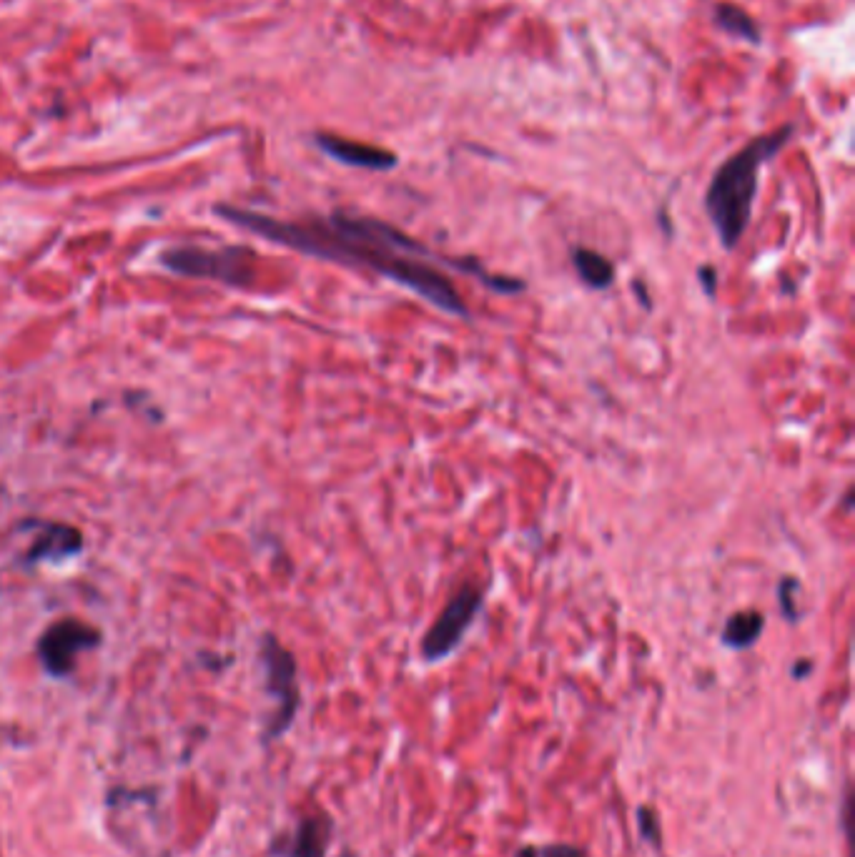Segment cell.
I'll return each instance as SVG.
<instances>
[{"mask_svg": "<svg viewBox=\"0 0 855 857\" xmlns=\"http://www.w3.org/2000/svg\"><path fill=\"white\" fill-rule=\"evenodd\" d=\"M216 213L221 219L231 221V224L241 226V229L251 231L261 239L284 244L299 254L374 271V274L409 289L412 294L422 296L424 301L437 306L444 314L462 316V319L469 316L467 304L439 266H452L464 274L477 276L482 284H487L492 291H499V294H515V291L525 289L522 281L487 274L472 259H442L424 244L414 241L412 236L402 234L399 229L372 219V216L334 211L326 219L291 224V221L271 219L264 213L236 206H216Z\"/></svg>", "mask_w": 855, "mask_h": 857, "instance_id": "obj_1", "label": "cell"}, {"mask_svg": "<svg viewBox=\"0 0 855 857\" xmlns=\"http://www.w3.org/2000/svg\"><path fill=\"white\" fill-rule=\"evenodd\" d=\"M793 133L795 126L785 123L755 138L743 151L733 153L710 178V186L705 191V211H708V219L720 244L728 251L740 244L753 219V203L763 166L783 151Z\"/></svg>", "mask_w": 855, "mask_h": 857, "instance_id": "obj_2", "label": "cell"}, {"mask_svg": "<svg viewBox=\"0 0 855 857\" xmlns=\"http://www.w3.org/2000/svg\"><path fill=\"white\" fill-rule=\"evenodd\" d=\"M484 607V589L477 584H464L457 594L447 602L432 627L422 639V657L427 662H442L462 645L464 634L474 624L477 614Z\"/></svg>", "mask_w": 855, "mask_h": 857, "instance_id": "obj_3", "label": "cell"}, {"mask_svg": "<svg viewBox=\"0 0 855 857\" xmlns=\"http://www.w3.org/2000/svg\"><path fill=\"white\" fill-rule=\"evenodd\" d=\"M163 266L174 274L196 276V279H216L229 286L251 284L249 254L239 246L221 251L206 249H174L163 254Z\"/></svg>", "mask_w": 855, "mask_h": 857, "instance_id": "obj_4", "label": "cell"}, {"mask_svg": "<svg viewBox=\"0 0 855 857\" xmlns=\"http://www.w3.org/2000/svg\"><path fill=\"white\" fill-rule=\"evenodd\" d=\"M101 642V634L88 624L66 619L48 629L41 637V660L51 675L63 677L73 670L76 655L83 650H91Z\"/></svg>", "mask_w": 855, "mask_h": 857, "instance_id": "obj_5", "label": "cell"}, {"mask_svg": "<svg viewBox=\"0 0 855 857\" xmlns=\"http://www.w3.org/2000/svg\"><path fill=\"white\" fill-rule=\"evenodd\" d=\"M264 662L269 672V690L279 700V712L274 717L269 737L281 735L291 725L299 707V690H296V662L274 637H266L264 642Z\"/></svg>", "mask_w": 855, "mask_h": 857, "instance_id": "obj_6", "label": "cell"}, {"mask_svg": "<svg viewBox=\"0 0 855 857\" xmlns=\"http://www.w3.org/2000/svg\"><path fill=\"white\" fill-rule=\"evenodd\" d=\"M316 146L334 161L344 163V166L367 168V171H392L399 163L397 153L387 151L379 146H367L359 141H347V138L331 136V133H316Z\"/></svg>", "mask_w": 855, "mask_h": 857, "instance_id": "obj_7", "label": "cell"}, {"mask_svg": "<svg viewBox=\"0 0 855 857\" xmlns=\"http://www.w3.org/2000/svg\"><path fill=\"white\" fill-rule=\"evenodd\" d=\"M83 537L73 527L66 524H43L41 537L28 552V562H41V559H63L81 552Z\"/></svg>", "mask_w": 855, "mask_h": 857, "instance_id": "obj_8", "label": "cell"}, {"mask_svg": "<svg viewBox=\"0 0 855 857\" xmlns=\"http://www.w3.org/2000/svg\"><path fill=\"white\" fill-rule=\"evenodd\" d=\"M570 259L582 284H587L590 289H607L615 281V266L610 264V259L587 249V246H572Z\"/></svg>", "mask_w": 855, "mask_h": 857, "instance_id": "obj_9", "label": "cell"}, {"mask_svg": "<svg viewBox=\"0 0 855 857\" xmlns=\"http://www.w3.org/2000/svg\"><path fill=\"white\" fill-rule=\"evenodd\" d=\"M765 627V617L758 609H745V612L730 614L723 627V645L730 650H748L760 639Z\"/></svg>", "mask_w": 855, "mask_h": 857, "instance_id": "obj_10", "label": "cell"}, {"mask_svg": "<svg viewBox=\"0 0 855 857\" xmlns=\"http://www.w3.org/2000/svg\"><path fill=\"white\" fill-rule=\"evenodd\" d=\"M331 822L326 817H306L294 835L289 857H326Z\"/></svg>", "mask_w": 855, "mask_h": 857, "instance_id": "obj_11", "label": "cell"}, {"mask_svg": "<svg viewBox=\"0 0 855 857\" xmlns=\"http://www.w3.org/2000/svg\"><path fill=\"white\" fill-rule=\"evenodd\" d=\"M715 26L728 36L740 38L748 43H760V26L743 11V8L733 6V3H718L715 6Z\"/></svg>", "mask_w": 855, "mask_h": 857, "instance_id": "obj_12", "label": "cell"}, {"mask_svg": "<svg viewBox=\"0 0 855 857\" xmlns=\"http://www.w3.org/2000/svg\"><path fill=\"white\" fill-rule=\"evenodd\" d=\"M637 827H640L642 840H647L650 845L660 847L662 830H660V820H657L655 810H650V807H637Z\"/></svg>", "mask_w": 855, "mask_h": 857, "instance_id": "obj_13", "label": "cell"}, {"mask_svg": "<svg viewBox=\"0 0 855 857\" xmlns=\"http://www.w3.org/2000/svg\"><path fill=\"white\" fill-rule=\"evenodd\" d=\"M778 597H780V609H783L785 619H788V622H795V619H798V582L790 577L783 579L778 589Z\"/></svg>", "mask_w": 855, "mask_h": 857, "instance_id": "obj_14", "label": "cell"}, {"mask_svg": "<svg viewBox=\"0 0 855 857\" xmlns=\"http://www.w3.org/2000/svg\"><path fill=\"white\" fill-rule=\"evenodd\" d=\"M540 857H585L575 845H547L540 847Z\"/></svg>", "mask_w": 855, "mask_h": 857, "instance_id": "obj_15", "label": "cell"}, {"mask_svg": "<svg viewBox=\"0 0 855 857\" xmlns=\"http://www.w3.org/2000/svg\"><path fill=\"white\" fill-rule=\"evenodd\" d=\"M700 279H703L705 289H708V294H713L715 284H718V276H715V269H710V266H703L700 269Z\"/></svg>", "mask_w": 855, "mask_h": 857, "instance_id": "obj_16", "label": "cell"}, {"mask_svg": "<svg viewBox=\"0 0 855 857\" xmlns=\"http://www.w3.org/2000/svg\"><path fill=\"white\" fill-rule=\"evenodd\" d=\"M517 857H540V847H522Z\"/></svg>", "mask_w": 855, "mask_h": 857, "instance_id": "obj_17", "label": "cell"}, {"mask_svg": "<svg viewBox=\"0 0 855 857\" xmlns=\"http://www.w3.org/2000/svg\"><path fill=\"white\" fill-rule=\"evenodd\" d=\"M810 662H803V665H798V667H793V677H805L810 672Z\"/></svg>", "mask_w": 855, "mask_h": 857, "instance_id": "obj_18", "label": "cell"}]
</instances>
